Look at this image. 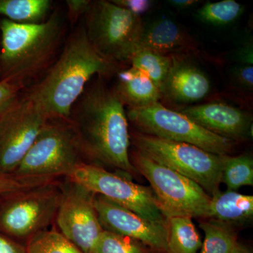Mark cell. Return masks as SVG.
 Instances as JSON below:
<instances>
[{"instance_id":"cell-16","label":"cell","mask_w":253,"mask_h":253,"mask_svg":"<svg viewBox=\"0 0 253 253\" xmlns=\"http://www.w3.org/2000/svg\"><path fill=\"white\" fill-rule=\"evenodd\" d=\"M139 49L172 56L194 52L197 51L198 45L194 38L180 26L165 18L156 21L149 28H144L138 46Z\"/></svg>"},{"instance_id":"cell-14","label":"cell","mask_w":253,"mask_h":253,"mask_svg":"<svg viewBox=\"0 0 253 253\" xmlns=\"http://www.w3.org/2000/svg\"><path fill=\"white\" fill-rule=\"evenodd\" d=\"M179 112L208 131L232 141L251 135L253 129L252 118L249 114L224 103L187 106Z\"/></svg>"},{"instance_id":"cell-11","label":"cell","mask_w":253,"mask_h":253,"mask_svg":"<svg viewBox=\"0 0 253 253\" xmlns=\"http://www.w3.org/2000/svg\"><path fill=\"white\" fill-rule=\"evenodd\" d=\"M49 121L28 95L0 116V174H12Z\"/></svg>"},{"instance_id":"cell-17","label":"cell","mask_w":253,"mask_h":253,"mask_svg":"<svg viewBox=\"0 0 253 253\" xmlns=\"http://www.w3.org/2000/svg\"><path fill=\"white\" fill-rule=\"evenodd\" d=\"M123 104L129 108H139L159 102L161 90L149 77L131 67L118 73V84L114 88Z\"/></svg>"},{"instance_id":"cell-2","label":"cell","mask_w":253,"mask_h":253,"mask_svg":"<svg viewBox=\"0 0 253 253\" xmlns=\"http://www.w3.org/2000/svg\"><path fill=\"white\" fill-rule=\"evenodd\" d=\"M116 64L101 57L91 46L84 28L68 38L59 59L27 94L50 120L68 121L78 100L93 76H106Z\"/></svg>"},{"instance_id":"cell-23","label":"cell","mask_w":253,"mask_h":253,"mask_svg":"<svg viewBox=\"0 0 253 253\" xmlns=\"http://www.w3.org/2000/svg\"><path fill=\"white\" fill-rule=\"evenodd\" d=\"M27 253H84L56 229H46L28 240Z\"/></svg>"},{"instance_id":"cell-35","label":"cell","mask_w":253,"mask_h":253,"mask_svg":"<svg viewBox=\"0 0 253 253\" xmlns=\"http://www.w3.org/2000/svg\"><path fill=\"white\" fill-rule=\"evenodd\" d=\"M231 253H251V252L244 246L237 244Z\"/></svg>"},{"instance_id":"cell-7","label":"cell","mask_w":253,"mask_h":253,"mask_svg":"<svg viewBox=\"0 0 253 253\" xmlns=\"http://www.w3.org/2000/svg\"><path fill=\"white\" fill-rule=\"evenodd\" d=\"M133 166L149 181L158 208L166 219L208 218L211 196L197 183L160 164L136 149Z\"/></svg>"},{"instance_id":"cell-5","label":"cell","mask_w":253,"mask_h":253,"mask_svg":"<svg viewBox=\"0 0 253 253\" xmlns=\"http://www.w3.org/2000/svg\"><path fill=\"white\" fill-rule=\"evenodd\" d=\"M86 18L89 42L104 59L116 63L130 61L144 31L141 16L111 1H91Z\"/></svg>"},{"instance_id":"cell-6","label":"cell","mask_w":253,"mask_h":253,"mask_svg":"<svg viewBox=\"0 0 253 253\" xmlns=\"http://www.w3.org/2000/svg\"><path fill=\"white\" fill-rule=\"evenodd\" d=\"M57 121L50 120L46 123L12 174L27 178H66L84 162L72 123Z\"/></svg>"},{"instance_id":"cell-27","label":"cell","mask_w":253,"mask_h":253,"mask_svg":"<svg viewBox=\"0 0 253 253\" xmlns=\"http://www.w3.org/2000/svg\"><path fill=\"white\" fill-rule=\"evenodd\" d=\"M56 179L20 177L14 174H0V196L44 184Z\"/></svg>"},{"instance_id":"cell-8","label":"cell","mask_w":253,"mask_h":253,"mask_svg":"<svg viewBox=\"0 0 253 253\" xmlns=\"http://www.w3.org/2000/svg\"><path fill=\"white\" fill-rule=\"evenodd\" d=\"M136 149L160 164L197 183L209 196L217 192L226 156L208 152L194 145L136 133Z\"/></svg>"},{"instance_id":"cell-18","label":"cell","mask_w":253,"mask_h":253,"mask_svg":"<svg viewBox=\"0 0 253 253\" xmlns=\"http://www.w3.org/2000/svg\"><path fill=\"white\" fill-rule=\"evenodd\" d=\"M209 217L222 222H240L253 214V196L227 191H218L211 196Z\"/></svg>"},{"instance_id":"cell-19","label":"cell","mask_w":253,"mask_h":253,"mask_svg":"<svg viewBox=\"0 0 253 253\" xmlns=\"http://www.w3.org/2000/svg\"><path fill=\"white\" fill-rule=\"evenodd\" d=\"M168 253H197L202 246L201 237L189 217L168 219Z\"/></svg>"},{"instance_id":"cell-34","label":"cell","mask_w":253,"mask_h":253,"mask_svg":"<svg viewBox=\"0 0 253 253\" xmlns=\"http://www.w3.org/2000/svg\"><path fill=\"white\" fill-rule=\"evenodd\" d=\"M169 4H172L174 7L178 9H185V8L190 7L199 2V1L196 0H172L169 1Z\"/></svg>"},{"instance_id":"cell-10","label":"cell","mask_w":253,"mask_h":253,"mask_svg":"<svg viewBox=\"0 0 253 253\" xmlns=\"http://www.w3.org/2000/svg\"><path fill=\"white\" fill-rule=\"evenodd\" d=\"M66 179L77 183L93 194L99 195L136 213L147 220L168 225V219L158 208L152 190L109 172L99 165L81 163Z\"/></svg>"},{"instance_id":"cell-4","label":"cell","mask_w":253,"mask_h":253,"mask_svg":"<svg viewBox=\"0 0 253 253\" xmlns=\"http://www.w3.org/2000/svg\"><path fill=\"white\" fill-rule=\"evenodd\" d=\"M64 186L59 179L0 196V233L26 241L55 222Z\"/></svg>"},{"instance_id":"cell-25","label":"cell","mask_w":253,"mask_h":253,"mask_svg":"<svg viewBox=\"0 0 253 253\" xmlns=\"http://www.w3.org/2000/svg\"><path fill=\"white\" fill-rule=\"evenodd\" d=\"M244 7L235 0H223L207 2L198 11L201 21L216 26H225L234 22L241 16Z\"/></svg>"},{"instance_id":"cell-3","label":"cell","mask_w":253,"mask_h":253,"mask_svg":"<svg viewBox=\"0 0 253 253\" xmlns=\"http://www.w3.org/2000/svg\"><path fill=\"white\" fill-rule=\"evenodd\" d=\"M62 28L58 13L36 24L1 20V80L23 86V82L41 73L57 49Z\"/></svg>"},{"instance_id":"cell-29","label":"cell","mask_w":253,"mask_h":253,"mask_svg":"<svg viewBox=\"0 0 253 253\" xmlns=\"http://www.w3.org/2000/svg\"><path fill=\"white\" fill-rule=\"evenodd\" d=\"M68 16L71 24H74L82 15L85 14L91 1L90 0H67Z\"/></svg>"},{"instance_id":"cell-1","label":"cell","mask_w":253,"mask_h":253,"mask_svg":"<svg viewBox=\"0 0 253 253\" xmlns=\"http://www.w3.org/2000/svg\"><path fill=\"white\" fill-rule=\"evenodd\" d=\"M71 123L83 156L129 175L136 172L129 154L130 135L125 104L114 88L100 78L94 81L78 100Z\"/></svg>"},{"instance_id":"cell-31","label":"cell","mask_w":253,"mask_h":253,"mask_svg":"<svg viewBox=\"0 0 253 253\" xmlns=\"http://www.w3.org/2000/svg\"><path fill=\"white\" fill-rule=\"evenodd\" d=\"M0 253H27V250L26 245L0 233Z\"/></svg>"},{"instance_id":"cell-20","label":"cell","mask_w":253,"mask_h":253,"mask_svg":"<svg viewBox=\"0 0 253 253\" xmlns=\"http://www.w3.org/2000/svg\"><path fill=\"white\" fill-rule=\"evenodd\" d=\"M49 0H0V15L21 24H36L46 21L51 8Z\"/></svg>"},{"instance_id":"cell-21","label":"cell","mask_w":253,"mask_h":253,"mask_svg":"<svg viewBox=\"0 0 253 253\" xmlns=\"http://www.w3.org/2000/svg\"><path fill=\"white\" fill-rule=\"evenodd\" d=\"M199 226L205 234L201 253H231L238 244L236 232L227 223L212 219L200 221Z\"/></svg>"},{"instance_id":"cell-28","label":"cell","mask_w":253,"mask_h":253,"mask_svg":"<svg viewBox=\"0 0 253 253\" xmlns=\"http://www.w3.org/2000/svg\"><path fill=\"white\" fill-rule=\"evenodd\" d=\"M22 86L11 82L0 81V116L18 99V92Z\"/></svg>"},{"instance_id":"cell-26","label":"cell","mask_w":253,"mask_h":253,"mask_svg":"<svg viewBox=\"0 0 253 253\" xmlns=\"http://www.w3.org/2000/svg\"><path fill=\"white\" fill-rule=\"evenodd\" d=\"M90 253H149V251L136 240L104 230Z\"/></svg>"},{"instance_id":"cell-15","label":"cell","mask_w":253,"mask_h":253,"mask_svg":"<svg viewBox=\"0 0 253 253\" xmlns=\"http://www.w3.org/2000/svg\"><path fill=\"white\" fill-rule=\"evenodd\" d=\"M172 65L162 86V96L173 102L190 104L201 101L211 89L206 73L184 55L172 56Z\"/></svg>"},{"instance_id":"cell-33","label":"cell","mask_w":253,"mask_h":253,"mask_svg":"<svg viewBox=\"0 0 253 253\" xmlns=\"http://www.w3.org/2000/svg\"><path fill=\"white\" fill-rule=\"evenodd\" d=\"M239 59L241 64L253 65V43L249 42L240 49Z\"/></svg>"},{"instance_id":"cell-22","label":"cell","mask_w":253,"mask_h":253,"mask_svg":"<svg viewBox=\"0 0 253 253\" xmlns=\"http://www.w3.org/2000/svg\"><path fill=\"white\" fill-rule=\"evenodd\" d=\"M172 56L139 49L130 59L131 67L139 70L149 77L161 90L172 65Z\"/></svg>"},{"instance_id":"cell-24","label":"cell","mask_w":253,"mask_h":253,"mask_svg":"<svg viewBox=\"0 0 253 253\" xmlns=\"http://www.w3.org/2000/svg\"><path fill=\"white\" fill-rule=\"evenodd\" d=\"M222 181L229 191H235L244 186H253L252 158L247 155L236 157L226 156L221 178Z\"/></svg>"},{"instance_id":"cell-32","label":"cell","mask_w":253,"mask_h":253,"mask_svg":"<svg viewBox=\"0 0 253 253\" xmlns=\"http://www.w3.org/2000/svg\"><path fill=\"white\" fill-rule=\"evenodd\" d=\"M235 76L238 82L246 89L252 90L253 86V67L251 64H241L236 69Z\"/></svg>"},{"instance_id":"cell-12","label":"cell","mask_w":253,"mask_h":253,"mask_svg":"<svg viewBox=\"0 0 253 253\" xmlns=\"http://www.w3.org/2000/svg\"><path fill=\"white\" fill-rule=\"evenodd\" d=\"M55 223L59 231L84 253H90L104 231L94 207L95 194L66 179Z\"/></svg>"},{"instance_id":"cell-9","label":"cell","mask_w":253,"mask_h":253,"mask_svg":"<svg viewBox=\"0 0 253 253\" xmlns=\"http://www.w3.org/2000/svg\"><path fill=\"white\" fill-rule=\"evenodd\" d=\"M126 116L148 135L194 145L220 156H226L233 149L231 139L208 131L183 113L168 109L160 102L144 107L129 108Z\"/></svg>"},{"instance_id":"cell-13","label":"cell","mask_w":253,"mask_h":253,"mask_svg":"<svg viewBox=\"0 0 253 253\" xmlns=\"http://www.w3.org/2000/svg\"><path fill=\"white\" fill-rule=\"evenodd\" d=\"M94 207L104 230L128 236L153 249L168 250V225L147 220L136 213L95 194Z\"/></svg>"},{"instance_id":"cell-30","label":"cell","mask_w":253,"mask_h":253,"mask_svg":"<svg viewBox=\"0 0 253 253\" xmlns=\"http://www.w3.org/2000/svg\"><path fill=\"white\" fill-rule=\"evenodd\" d=\"M111 1L139 16L147 11L151 6V1L148 0H113Z\"/></svg>"}]
</instances>
